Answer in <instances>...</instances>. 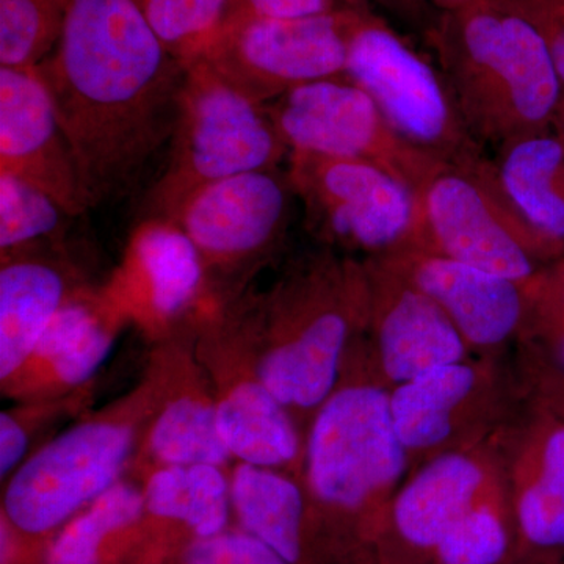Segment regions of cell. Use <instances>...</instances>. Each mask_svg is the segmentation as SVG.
I'll return each mask as SVG.
<instances>
[{
  "label": "cell",
  "mask_w": 564,
  "mask_h": 564,
  "mask_svg": "<svg viewBox=\"0 0 564 564\" xmlns=\"http://www.w3.org/2000/svg\"><path fill=\"white\" fill-rule=\"evenodd\" d=\"M187 69L135 0H73L57 47L35 70L90 209L139 191L152 158L173 139Z\"/></svg>",
  "instance_id": "obj_1"
},
{
  "label": "cell",
  "mask_w": 564,
  "mask_h": 564,
  "mask_svg": "<svg viewBox=\"0 0 564 564\" xmlns=\"http://www.w3.org/2000/svg\"><path fill=\"white\" fill-rule=\"evenodd\" d=\"M459 113L481 147L554 129L564 85L518 0H470L425 36Z\"/></svg>",
  "instance_id": "obj_2"
},
{
  "label": "cell",
  "mask_w": 564,
  "mask_h": 564,
  "mask_svg": "<svg viewBox=\"0 0 564 564\" xmlns=\"http://www.w3.org/2000/svg\"><path fill=\"white\" fill-rule=\"evenodd\" d=\"M408 462L383 386H344L318 408L304 469L311 505L336 564H372Z\"/></svg>",
  "instance_id": "obj_3"
},
{
  "label": "cell",
  "mask_w": 564,
  "mask_h": 564,
  "mask_svg": "<svg viewBox=\"0 0 564 564\" xmlns=\"http://www.w3.org/2000/svg\"><path fill=\"white\" fill-rule=\"evenodd\" d=\"M263 337L254 372L289 411L318 410L337 388L352 334L369 325L366 263L321 250L302 259L263 299H248Z\"/></svg>",
  "instance_id": "obj_4"
},
{
  "label": "cell",
  "mask_w": 564,
  "mask_h": 564,
  "mask_svg": "<svg viewBox=\"0 0 564 564\" xmlns=\"http://www.w3.org/2000/svg\"><path fill=\"white\" fill-rule=\"evenodd\" d=\"M289 155L265 107L250 101L204 61L192 63L182 88L169 162L144 196L141 218H170L210 182L278 169Z\"/></svg>",
  "instance_id": "obj_5"
},
{
  "label": "cell",
  "mask_w": 564,
  "mask_h": 564,
  "mask_svg": "<svg viewBox=\"0 0 564 564\" xmlns=\"http://www.w3.org/2000/svg\"><path fill=\"white\" fill-rule=\"evenodd\" d=\"M413 192L415 223L408 243L527 288L551 263L497 193L491 158L478 170L433 159Z\"/></svg>",
  "instance_id": "obj_6"
},
{
  "label": "cell",
  "mask_w": 564,
  "mask_h": 564,
  "mask_svg": "<svg viewBox=\"0 0 564 564\" xmlns=\"http://www.w3.org/2000/svg\"><path fill=\"white\" fill-rule=\"evenodd\" d=\"M345 76L419 150L469 170L488 161V151L470 135L441 69L375 10L364 13L356 24Z\"/></svg>",
  "instance_id": "obj_7"
},
{
  "label": "cell",
  "mask_w": 564,
  "mask_h": 564,
  "mask_svg": "<svg viewBox=\"0 0 564 564\" xmlns=\"http://www.w3.org/2000/svg\"><path fill=\"white\" fill-rule=\"evenodd\" d=\"M293 199L288 173L258 170L203 185L174 210L169 220L195 243L218 303L242 295L245 282L280 250Z\"/></svg>",
  "instance_id": "obj_8"
},
{
  "label": "cell",
  "mask_w": 564,
  "mask_h": 564,
  "mask_svg": "<svg viewBox=\"0 0 564 564\" xmlns=\"http://www.w3.org/2000/svg\"><path fill=\"white\" fill-rule=\"evenodd\" d=\"M137 444V423L99 415L66 430L14 470L2 519L20 536L55 534L120 481Z\"/></svg>",
  "instance_id": "obj_9"
},
{
  "label": "cell",
  "mask_w": 564,
  "mask_h": 564,
  "mask_svg": "<svg viewBox=\"0 0 564 564\" xmlns=\"http://www.w3.org/2000/svg\"><path fill=\"white\" fill-rule=\"evenodd\" d=\"M364 13L226 22L199 61L245 98L267 106L303 85L345 76L352 32Z\"/></svg>",
  "instance_id": "obj_10"
},
{
  "label": "cell",
  "mask_w": 564,
  "mask_h": 564,
  "mask_svg": "<svg viewBox=\"0 0 564 564\" xmlns=\"http://www.w3.org/2000/svg\"><path fill=\"white\" fill-rule=\"evenodd\" d=\"M288 162L306 226L322 243L380 258L410 242L415 196L393 174L373 163L304 151L289 152Z\"/></svg>",
  "instance_id": "obj_11"
},
{
  "label": "cell",
  "mask_w": 564,
  "mask_h": 564,
  "mask_svg": "<svg viewBox=\"0 0 564 564\" xmlns=\"http://www.w3.org/2000/svg\"><path fill=\"white\" fill-rule=\"evenodd\" d=\"M263 107L289 152L373 163L411 191L436 159L404 140L347 76L303 85Z\"/></svg>",
  "instance_id": "obj_12"
},
{
  "label": "cell",
  "mask_w": 564,
  "mask_h": 564,
  "mask_svg": "<svg viewBox=\"0 0 564 564\" xmlns=\"http://www.w3.org/2000/svg\"><path fill=\"white\" fill-rule=\"evenodd\" d=\"M502 485L485 455L448 451L397 491L375 547L372 564H425L475 503Z\"/></svg>",
  "instance_id": "obj_13"
},
{
  "label": "cell",
  "mask_w": 564,
  "mask_h": 564,
  "mask_svg": "<svg viewBox=\"0 0 564 564\" xmlns=\"http://www.w3.org/2000/svg\"><path fill=\"white\" fill-rule=\"evenodd\" d=\"M122 313L152 329L170 328L217 304L195 243L169 218H140L109 288Z\"/></svg>",
  "instance_id": "obj_14"
},
{
  "label": "cell",
  "mask_w": 564,
  "mask_h": 564,
  "mask_svg": "<svg viewBox=\"0 0 564 564\" xmlns=\"http://www.w3.org/2000/svg\"><path fill=\"white\" fill-rule=\"evenodd\" d=\"M0 172L35 185L73 217L91 210L76 158L35 68L0 66Z\"/></svg>",
  "instance_id": "obj_15"
},
{
  "label": "cell",
  "mask_w": 564,
  "mask_h": 564,
  "mask_svg": "<svg viewBox=\"0 0 564 564\" xmlns=\"http://www.w3.org/2000/svg\"><path fill=\"white\" fill-rule=\"evenodd\" d=\"M381 262L440 304L469 348L494 350L521 334L527 285L406 243Z\"/></svg>",
  "instance_id": "obj_16"
},
{
  "label": "cell",
  "mask_w": 564,
  "mask_h": 564,
  "mask_svg": "<svg viewBox=\"0 0 564 564\" xmlns=\"http://www.w3.org/2000/svg\"><path fill=\"white\" fill-rule=\"evenodd\" d=\"M366 263L370 315L381 372L392 386L419 375L467 359L469 345L441 310L380 259Z\"/></svg>",
  "instance_id": "obj_17"
},
{
  "label": "cell",
  "mask_w": 564,
  "mask_h": 564,
  "mask_svg": "<svg viewBox=\"0 0 564 564\" xmlns=\"http://www.w3.org/2000/svg\"><path fill=\"white\" fill-rule=\"evenodd\" d=\"M513 462L514 564L564 558V422L538 404Z\"/></svg>",
  "instance_id": "obj_18"
},
{
  "label": "cell",
  "mask_w": 564,
  "mask_h": 564,
  "mask_svg": "<svg viewBox=\"0 0 564 564\" xmlns=\"http://www.w3.org/2000/svg\"><path fill=\"white\" fill-rule=\"evenodd\" d=\"M76 274L62 243L2 256L0 269V380L10 383L31 361L41 336L74 292Z\"/></svg>",
  "instance_id": "obj_19"
},
{
  "label": "cell",
  "mask_w": 564,
  "mask_h": 564,
  "mask_svg": "<svg viewBox=\"0 0 564 564\" xmlns=\"http://www.w3.org/2000/svg\"><path fill=\"white\" fill-rule=\"evenodd\" d=\"M492 181L502 202L543 247L549 262L564 258V141L555 129L497 148Z\"/></svg>",
  "instance_id": "obj_20"
},
{
  "label": "cell",
  "mask_w": 564,
  "mask_h": 564,
  "mask_svg": "<svg viewBox=\"0 0 564 564\" xmlns=\"http://www.w3.org/2000/svg\"><path fill=\"white\" fill-rule=\"evenodd\" d=\"M231 502L242 530L289 564H336L307 492L282 470L240 463L231 477Z\"/></svg>",
  "instance_id": "obj_21"
},
{
  "label": "cell",
  "mask_w": 564,
  "mask_h": 564,
  "mask_svg": "<svg viewBox=\"0 0 564 564\" xmlns=\"http://www.w3.org/2000/svg\"><path fill=\"white\" fill-rule=\"evenodd\" d=\"M485 389V373L473 362L436 367L393 386V426L408 454H429L451 443L464 415Z\"/></svg>",
  "instance_id": "obj_22"
},
{
  "label": "cell",
  "mask_w": 564,
  "mask_h": 564,
  "mask_svg": "<svg viewBox=\"0 0 564 564\" xmlns=\"http://www.w3.org/2000/svg\"><path fill=\"white\" fill-rule=\"evenodd\" d=\"M126 317L106 289L80 288L54 315L25 369L46 366L55 383L65 388L87 383L109 356Z\"/></svg>",
  "instance_id": "obj_23"
},
{
  "label": "cell",
  "mask_w": 564,
  "mask_h": 564,
  "mask_svg": "<svg viewBox=\"0 0 564 564\" xmlns=\"http://www.w3.org/2000/svg\"><path fill=\"white\" fill-rule=\"evenodd\" d=\"M215 406L223 443L240 463L282 470L302 454L291 411L256 372L229 384Z\"/></svg>",
  "instance_id": "obj_24"
},
{
  "label": "cell",
  "mask_w": 564,
  "mask_h": 564,
  "mask_svg": "<svg viewBox=\"0 0 564 564\" xmlns=\"http://www.w3.org/2000/svg\"><path fill=\"white\" fill-rule=\"evenodd\" d=\"M144 516L180 525L192 540L228 530L231 481L212 464L161 466L143 488Z\"/></svg>",
  "instance_id": "obj_25"
},
{
  "label": "cell",
  "mask_w": 564,
  "mask_h": 564,
  "mask_svg": "<svg viewBox=\"0 0 564 564\" xmlns=\"http://www.w3.org/2000/svg\"><path fill=\"white\" fill-rule=\"evenodd\" d=\"M143 518V489L118 481L54 534L44 563L102 564L107 545L132 532Z\"/></svg>",
  "instance_id": "obj_26"
},
{
  "label": "cell",
  "mask_w": 564,
  "mask_h": 564,
  "mask_svg": "<svg viewBox=\"0 0 564 564\" xmlns=\"http://www.w3.org/2000/svg\"><path fill=\"white\" fill-rule=\"evenodd\" d=\"M148 451L161 466H225L232 455L218 430L217 406L202 392H181L163 404L148 433Z\"/></svg>",
  "instance_id": "obj_27"
},
{
  "label": "cell",
  "mask_w": 564,
  "mask_h": 564,
  "mask_svg": "<svg viewBox=\"0 0 564 564\" xmlns=\"http://www.w3.org/2000/svg\"><path fill=\"white\" fill-rule=\"evenodd\" d=\"M516 529L510 491L502 485L486 494L434 549L440 564H514Z\"/></svg>",
  "instance_id": "obj_28"
},
{
  "label": "cell",
  "mask_w": 564,
  "mask_h": 564,
  "mask_svg": "<svg viewBox=\"0 0 564 564\" xmlns=\"http://www.w3.org/2000/svg\"><path fill=\"white\" fill-rule=\"evenodd\" d=\"M73 215L35 185L0 172V251L63 243Z\"/></svg>",
  "instance_id": "obj_29"
},
{
  "label": "cell",
  "mask_w": 564,
  "mask_h": 564,
  "mask_svg": "<svg viewBox=\"0 0 564 564\" xmlns=\"http://www.w3.org/2000/svg\"><path fill=\"white\" fill-rule=\"evenodd\" d=\"M231 0H135L166 52L185 66L198 62L228 20Z\"/></svg>",
  "instance_id": "obj_30"
},
{
  "label": "cell",
  "mask_w": 564,
  "mask_h": 564,
  "mask_svg": "<svg viewBox=\"0 0 564 564\" xmlns=\"http://www.w3.org/2000/svg\"><path fill=\"white\" fill-rule=\"evenodd\" d=\"M73 0H0V66L35 68L61 40Z\"/></svg>",
  "instance_id": "obj_31"
},
{
  "label": "cell",
  "mask_w": 564,
  "mask_h": 564,
  "mask_svg": "<svg viewBox=\"0 0 564 564\" xmlns=\"http://www.w3.org/2000/svg\"><path fill=\"white\" fill-rule=\"evenodd\" d=\"M522 334L536 350V366L564 370V258L545 265L527 288Z\"/></svg>",
  "instance_id": "obj_32"
},
{
  "label": "cell",
  "mask_w": 564,
  "mask_h": 564,
  "mask_svg": "<svg viewBox=\"0 0 564 564\" xmlns=\"http://www.w3.org/2000/svg\"><path fill=\"white\" fill-rule=\"evenodd\" d=\"M170 564H289L272 547L245 530H225L187 541Z\"/></svg>",
  "instance_id": "obj_33"
},
{
  "label": "cell",
  "mask_w": 564,
  "mask_h": 564,
  "mask_svg": "<svg viewBox=\"0 0 564 564\" xmlns=\"http://www.w3.org/2000/svg\"><path fill=\"white\" fill-rule=\"evenodd\" d=\"M333 11H343L336 0H231L226 22L292 20V18L315 17V14L333 13Z\"/></svg>",
  "instance_id": "obj_34"
},
{
  "label": "cell",
  "mask_w": 564,
  "mask_h": 564,
  "mask_svg": "<svg viewBox=\"0 0 564 564\" xmlns=\"http://www.w3.org/2000/svg\"><path fill=\"white\" fill-rule=\"evenodd\" d=\"M540 31L564 85V0H518Z\"/></svg>",
  "instance_id": "obj_35"
},
{
  "label": "cell",
  "mask_w": 564,
  "mask_h": 564,
  "mask_svg": "<svg viewBox=\"0 0 564 564\" xmlns=\"http://www.w3.org/2000/svg\"><path fill=\"white\" fill-rule=\"evenodd\" d=\"M29 448V433L20 419L9 411L0 414V475L9 477L18 469Z\"/></svg>",
  "instance_id": "obj_36"
},
{
  "label": "cell",
  "mask_w": 564,
  "mask_h": 564,
  "mask_svg": "<svg viewBox=\"0 0 564 564\" xmlns=\"http://www.w3.org/2000/svg\"><path fill=\"white\" fill-rule=\"evenodd\" d=\"M370 3L388 11L397 20L406 22L411 28L419 29L425 36L432 31L440 14L429 0H370Z\"/></svg>",
  "instance_id": "obj_37"
},
{
  "label": "cell",
  "mask_w": 564,
  "mask_h": 564,
  "mask_svg": "<svg viewBox=\"0 0 564 564\" xmlns=\"http://www.w3.org/2000/svg\"><path fill=\"white\" fill-rule=\"evenodd\" d=\"M538 404L564 422V370L536 366Z\"/></svg>",
  "instance_id": "obj_38"
},
{
  "label": "cell",
  "mask_w": 564,
  "mask_h": 564,
  "mask_svg": "<svg viewBox=\"0 0 564 564\" xmlns=\"http://www.w3.org/2000/svg\"><path fill=\"white\" fill-rule=\"evenodd\" d=\"M432 3L434 10L437 13H445V11H452L459 9V7L466 6L470 0H429Z\"/></svg>",
  "instance_id": "obj_39"
},
{
  "label": "cell",
  "mask_w": 564,
  "mask_h": 564,
  "mask_svg": "<svg viewBox=\"0 0 564 564\" xmlns=\"http://www.w3.org/2000/svg\"><path fill=\"white\" fill-rule=\"evenodd\" d=\"M554 129L555 132L558 133L560 139L564 141V95L562 104H560L558 107V113H556Z\"/></svg>",
  "instance_id": "obj_40"
},
{
  "label": "cell",
  "mask_w": 564,
  "mask_h": 564,
  "mask_svg": "<svg viewBox=\"0 0 564 564\" xmlns=\"http://www.w3.org/2000/svg\"><path fill=\"white\" fill-rule=\"evenodd\" d=\"M543 564H564V558H562V560H556V562L543 563Z\"/></svg>",
  "instance_id": "obj_41"
},
{
  "label": "cell",
  "mask_w": 564,
  "mask_h": 564,
  "mask_svg": "<svg viewBox=\"0 0 564 564\" xmlns=\"http://www.w3.org/2000/svg\"><path fill=\"white\" fill-rule=\"evenodd\" d=\"M425 564H440V563H425Z\"/></svg>",
  "instance_id": "obj_42"
}]
</instances>
